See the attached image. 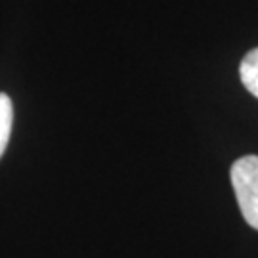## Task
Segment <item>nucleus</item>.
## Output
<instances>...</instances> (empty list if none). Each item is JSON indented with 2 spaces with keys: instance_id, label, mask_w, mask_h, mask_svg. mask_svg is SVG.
<instances>
[{
  "instance_id": "1",
  "label": "nucleus",
  "mask_w": 258,
  "mask_h": 258,
  "mask_svg": "<svg viewBox=\"0 0 258 258\" xmlns=\"http://www.w3.org/2000/svg\"><path fill=\"white\" fill-rule=\"evenodd\" d=\"M231 185L243 218L250 228L258 230V155L241 157L233 163Z\"/></svg>"
},
{
  "instance_id": "2",
  "label": "nucleus",
  "mask_w": 258,
  "mask_h": 258,
  "mask_svg": "<svg viewBox=\"0 0 258 258\" xmlns=\"http://www.w3.org/2000/svg\"><path fill=\"white\" fill-rule=\"evenodd\" d=\"M239 77L243 86L249 90L254 98H258V48L249 50L241 59Z\"/></svg>"
},
{
  "instance_id": "3",
  "label": "nucleus",
  "mask_w": 258,
  "mask_h": 258,
  "mask_svg": "<svg viewBox=\"0 0 258 258\" xmlns=\"http://www.w3.org/2000/svg\"><path fill=\"white\" fill-rule=\"evenodd\" d=\"M14 124V105L8 94H0V157L4 155Z\"/></svg>"
}]
</instances>
